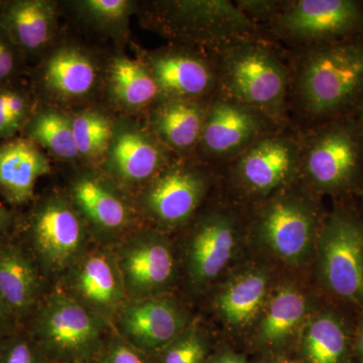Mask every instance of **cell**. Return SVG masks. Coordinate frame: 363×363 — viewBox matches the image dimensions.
I'll return each mask as SVG.
<instances>
[{
    "instance_id": "obj_25",
    "label": "cell",
    "mask_w": 363,
    "mask_h": 363,
    "mask_svg": "<svg viewBox=\"0 0 363 363\" xmlns=\"http://www.w3.org/2000/svg\"><path fill=\"white\" fill-rule=\"evenodd\" d=\"M204 111L199 105L175 99L160 107L155 128L167 143L178 150L193 147L202 135Z\"/></svg>"
},
{
    "instance_id": "obj_19",
    "label": "cell",
    "mask_w": 363,
    "mask_h": 363,
    "mask_svg": "<svg viewBox=\"0 0 363 363\" xmlns=\"http://www.w3.org/2000/svg\"><path fill=\"white\" fill-rule=\"evenodd\" d=\"M72 194L79 211L99 233L116 234L128 225V205L96 177H80L74 183Z\"/></svg>"
},
{
    "instance_id": "obj_38",
    "label": "cell",
    "mask_w": 363,
    "mask_h": 363,
    "mask_svg": "<svg viewBox=\"0 0 363 363\" xmlns=\"http://www.w3.org/2000/svg\"><path fill=\"white\" fill-rule=\"evenodd\" d=\"M9 221H11V214H9V210H6V208L0 204V233L6 230V227L9 226Z\"/></svg>"
},
{
    "instance_id": "obj_20",
    "label": "cell",
    "mask_w": 363,
    "mask_h": 363,
    "mask_svg": "<svg viewBox=\"0 0 363 363\" xmlns=\"http://www.w3.org/2000/svg\"><path fill=\"white\" fill-rule=\"evenodd\" d=\"M353 332L337 312H322L310 322L303 336L306 362L353 363Z\"/></svg>"
},
{
    "instance_id": "obj_9",
    "label": "cell",
    "mask_w": 363,
    "mask_h": 363,
    "mask_svg": "<svg viewBox=\"0 0 363 363\" xmlns=\"http://www.w3.org/2000/svg\"><path fill=\"white\" fill-rule=\"evenodd\" d=\"M126 296L131 300L149 298L173 279V252L168 241L157 234L136 235L116 255Z\"/></svg>"
},
{
    "instance_id": "obj_13",
    "label": "cell",
    "mask_w": 363,
    "mask_h": 363,
    "mask_svg": "<svg viewBox=\"0 0 363 363\" xmlns=\"http://www.w3.org/2000/svg\"><path fill=\"white\" fill-rule=\"evenodd\" d=\"M264 114L233 100H219L205 117L202 142L210 154L233 155L247 149L266 126Z\"/></svg>"
},
{
    "instance_id": "obj_14",
    "label": "cell",
    "mask_w": 363,
    "mask_h": 363,
    "mask_svg": "<svg viewBox=\"0 0 363 363\" xmlns=\"http://www.w3.org/2000/svg\"><path fill=\"white\" fill-rule=\"evenodd\" d=\"M314 226L310 206L296 198H281L267 207L260 230L279 257L298 262L311 247Z\"/></svg>"
},
{
    "instance_id": "obj_12",
    "label": "cell",
    "mask_w": 363,
    "mask_h": 363,
    "mask_svg": "<svg viewBox=\"0 0 363 363\" xmlns=\"http://www.w3.org/2000/svg\"><path fill=\"white\" fill-rule=\"evenodd\" d=\"M300 152L296 143L283 136L259 138L245 150L236 172L243 185L266 193L290 180Z\"/></svg>"
},
{
    "instance_id": "obj_40",
    "label": "cell",
    "mask_w": 363,
    "mask_h": 363,
    "mask_svg": "<svg viewBox=\"0 0 363 363\" xmlns=\"http://www.w3.org/2000/svg\"><path fill=\"white\" fill-rule=\"evenodd\" d=\"M355 119H357L358 130H359L360 138L363 145V102L354 112Z\"/></svg>"
},
{
    "instance_id": "obj_17",
    "label": "cell",
    "mask_w": 363,
    "mask_h": 363,
    "mask_svg": "<svg viewBox=\"0 0 363 363\" xmlns=\"http://www.w3.org/2000/svg\"><path fill=\"white\" fill-rule=\"evenodd\" d=\"M47 157L35 143L16 138L0 145V194L13 205L25 204L33 196L40 177L50 173Z\"/></svg>"
},
{
    "instance_id": "obj_26",
    "label": "cell",
    "mask_w": 363,
    "mask_h": 363,
    "mask_svg": "<svg viewBox=\"0 0 363 363\" xmlns=\"http://www.w3.org/2000/svg\"><path fill=\"white\" fill-rule=\"evenodd\" d=\"M267 278L259 271L234 279L218 298V309L229 323L243 326L255 319L266 297Z\"/></svg>"
},
{
    "instance_id": "obj_33",
    "label": "cell",
    "mask_w": 363,
    "mask_h": 363,
    "mask_svg": "<svg viewBox=\"0 0 363 363\" xmlns=\"http://www.w3.org/2000/svg\"><path fill=\"white\" fill-rule=\"evenodd\" d=\"M85 7L95 20L116 23L128 16L130 4L126 0H89L85 1Z\"/></svg>"
},
{
    "instance_id": "obj_29",
    "label": "cell",
    "mask_w": 363,
    "mask_h": 363,
    "mask_svg": "<svg viewBox=\"0 0 363 363\" xmlns=\"http://www.w3.org/2000/svg\"><path fill=\"white\" fill-rule=\"evenodd\" d=\"M28 135L32 142L40 143L63 159H74L79 155L71 121L57 112L45 111L33 117L28 124Z\"/></svg>"
},
{
    "instance_id": "obj_34",
    "label": "cell",
    "mask_w": 363,
    "mask_h": 363,
    "mask_svg": "<svg viewBox=\"0 0 363 363\" xmlns=\"http://www.w3.org/2000/svg\"><path fill=\"white\" fill-rule=\"evenodd\" d=\"M18 65V48L0 28V83L13 77Z\"/></svg>"
},
{
    "instance_id": "obj_23",
    "label": "cell",
    "mask_w": 363,
    "mask_h": 363,
    "mask_svg": "<svg viewBox=\"0 0 363 363\" xmlns=\"http://www.w3.org/2000/svg\"><path fill=\"white\" fill-rule=\"evenodd\" d=\"M152 68L160 90L179 98L201 95L213 82L206 62L190 55H162L152 60Z\"/></svg>"
},
{
    "instance_id": "obj_15",
    "label": "cell",
    "mask_w": 363,
    "mask_h": 363,
    "mask_svg": "<svg viewBox=\"0 0 363 363\" xmlns=\"http://www.w3.org/2000/svg\"><path fill=\"white\" fill-rule=\"evenodd\" d=\"M204 192L205 181L199 173L178 167L164 172L154 182L145 204L157 221L176 226L194 213Z\"/></svg>"
},
{
    "instance_id": "obj_24",
    "label": "cell",
    "mask_w": 363,
    "mask_h": 363,
    "mask_svg": "<svg viewBox=\"0 0 363 363\" xmlns=\"http://www.w3.org/2000/svg\"><path fill=\"white\" fill-rule=\"evenodd\" d=\"M95 80L96 73L91 60L72 48L60 50L45 65V83L63 96L87 94L94 86Z\"/></svg>"
},
{
    "instance_id": "obj_21",
    "label": "cell",
    "mask_w": 363,
    "mask_h": 363,
    "mask_svg": "<svg viewBox=\"0 0 363 363\" xmlns=\"http://www.w3.org/2000/svg\"><path fill=\"white\" fill-rule=\"evenodd\" d=\"M39 293V274L30 257L16 245H0V300L7 312L23 316Z\"/></svg>"
},
{
    "instance_id": "obj_1",
    "label": "cell",
    "mask_w": 363,
    "mask_h": 363,
    "mask_svg": "<svg viewBox=\"0 0 363 363\" xmlns=\"http://www.w3.org/2000/svg\"><path fill=\"white\" fill-rule=\"evenodd\" d=\"M297 89L301 104L316 121L354 114L363 102V33L314 45L301 64Z\"/></svg>"
},
{
    "instance_id": "obj_22",
    "label": "cell",
    "mask_w": 363,
    "mask_h": 363,
    "mask_svg": "<svg viewBox=\"0 0 363 363\" xmlns=\"http://www.w3.org/2000/svg\"><path fill=\"white\" fill-rule=\"evenodd\" d=\"M109 166L117 178L125 183L147 180L159 169L162 155L149 136L125 130L116 136L111 147Z\"/></svg>"
},
{
    "instance_id": "obj_6",
    "label": "cell",
    "mask_w": 363,
    "mask_h": 363,
    "mask_svg": "<svg viewBox=\"0 0 363 363\" xmlns=\"http://www.w3.org/2000/svg\"><path fill=\"white\" fill-rule=\"evenodd\" d=\"M33 250L45 271L69 272L85 252V227L78 212L61 198L43 203L30 222Z\"/></svg>"
},
{
    "instance_id": "obj_32",
    "label": "cell",
    "mask_w": 363,
    "mask_h": 363,
    "mask_svg": "<svg viewBox=\"0 0 363 363\" xmlns=\"http://www.w3.org/2000/svg\"><path fill=\"white\" fill-rule=\"evenodd\" d=\"M206 351V343L197 331H184L167 346L162 363H203Z\"/></svg>"
},
{
    "instance_id": "obj_41",
    "label": "cell",
    "mask_w": 363,
    "mask_h": 363,
    "mask_svg": "<svg viewBox=\"0 0 363 363\" xmlns=\"http://www.w3.org/2000/svg\"><path fill=\"white\" fill-rule=\"evenodd\" d=\"M6 312H7L6 308L4 307V303L0 300V321H1L2 318L6 315Z\"/></svg>"
},
{
    "instance_id": "obj_30",
    "label": "cell",
    "mask_w": 363,
    "mask_h": 363,
    "mask_svg": "<svg viewBox=\"0 0 363 363\" xmlns=\"http://www.w3.org/2000/svg\"><path fill=\"white\" fill-rule=\"evenodd\" d=\"M71 124L79 155L96 157L108 147L113 130L106 117L88 111L79 114Z\"/></svg>"
},
{
    "instance_id": "obj_35",
    "label": "cell",
    "mask_w": 363,
    "mask_h": 363,
    "mask_svg": "<svg viewBox=\"0 0 363 363\" xmlns=\"http://www.w3.org/2000/svg\"><path fill=\"white\" fill-rule=\"evenodd\" d=\"M104 363H147L140 353L136 352L135 348L128 346V344L119 342L112 343Z\"/></svg>"
},
{
    "instance_id": "obj_3",
    "label": "cell",
    "mask_w": 363,
    "mask_h": 363,
    "mask_svg": "<svg viewBox=\"0 0 363 363\" xmlns=\"http://www.w3.org/2000/svg\"><path fill=\"white\" fill-rule=\"evenodd\" d=\"M322 281L332 297L363 309V219L345 208L327 217L318 241Z\"/></svg>"
},
{
    "instance_id": "obj_7",
    "label": "cell",
    "mask_w": 363,
    "mask_h": 363,
    "mask_svg": "<svg viewBox=\"0 0 363 363\" xmlns=\"http://www.w3.org/2000/svg\"><path fill=\"white\" fill-rule=\"evenodd\" d=\"M35 334L45 346L64 355L94 350L104 330V318L90 311L71 296L55 294L38 315Z\"/></svg>"
},
{
    "instance_id": "obj_11",
    "label": "cell",
    "mask_w": 363,
    "mask_h": 363,
    "mask_svg": "<svg viewBox=\"0 0 363 363\" xmlns=\"http://www.w3.org/2000/svg\"><path fill=\"white\" fill-rule=\"evenodd\" d=\"M117 320L124 337L142 350L167 347L185 327L183 314L173 303L150 297L123 306Z\"/></svg>"
},
{
    "instance_id": "obj_31",
    "label": "cell",
    "mask_w": 363,
    "mask_h": 363,
    "mask_svg": "<svg viewBox=\"0 0 363 363\" xmlns=\"http://www.w3.org/2000/svg\"><path fill=\"white\" fill-rule=\"evenodd\" d=\"M30 113V104L21 91L0 89V138L13 136L23 128Z\"/></svg>"
},
{
    "instance_id": "obj_16",
    "label": "cell",
    "mask_w": 363,
    "mask_h": 363,
    "mask_svg": "<svg viewBox=\"0 0 363 363\" xmlns=\"http://www.w3.org/2000/svg\"><path fill=\"white\" fill-rule=\"evenodd\" d=\"M235 229L230 219L214 215L196 229L188 248L191 281L203 286L216 278L233 257Z\"/></svg>"
},
{
    "instance_id": "obj_4",
    "label": "cell",
    "mask_w": 363,
    "mask_h": 363,
    "mask_svg": "<svg viewBox=\"0 0 363 363\" xmlns=\"http://www.w3.org/2000/svg\"><path fill=\"white\" fill-rule=\"evenodd\" d=\"M221 80L229 99L274 116L283 109L288 87L285 67L267 48L252 42L224 52Z\"/></svg>"
},
{
    "instance_id": "obj_8",
    "label": "cell",
    "mask_w": 363,
    "mask_h": 363,
    "mask_svg": "<svg viewBox=\"0 0 363 363\" xmlns=\"http://www.w3.org/2000/svg\"><path fill=\"white\" fill-rule=\"evenodd\" d=\"M172 20L182 32L225 52L252 42L255 21L230 1H179L172 4Z\"/></svg>"
},
{
    "instance_id": "obj_37",
    "label": "cell",
    "mask_w": 363,
    "mask_h": 363,
    "mask_svg": "<svg viewBox=\"0 0 363 363\" xmlns=\"http://www.w3.org/2000/svg\"><path fill=\"white\" fill-rule=\"evenodd\" d=\"M353 354L357 363H363V309L357 329L353 332Z\"/></svg>"
},
{
    "instance_id": "obj_28",
    "label": "cell",
    "mask_w": 363,
    "mask_h": 363,
    "mask_svg": "<svg viewBox=\"0 0 363 363\" xmlns=\"http://www.w3.org/2000/svg\"><path fill=\"white\" fill-rule=\"evenodd\" d=\"M109 79L114 96L128 106L149 104L160 91L152 73L142 64L128 58L114 60Z\"/></svg>"
},
{
    "instance_id": "obj_39",
    "label": "cell",
    "mask_w": 363,
    "mask_h": 363,
    "mask_svg": "<svg viewBox=\"0 0 363 363\" xmlns=\"http://www.w3.org/2000/svg\"><path fill=\"white\" fill-rule=\"evenodd\" d=\"M212 363H247L242 358L236 357L234 354H223L217 357Z\"/></svg>"
},
{
    "instance_id": "obj_27",
    "label": "cell",
    "mask_w": 363,
    "mask_h": 363,
    "mask_svg": "<svg viewBox=\"0 0 363 363\" xmlns=\"http://www.w3.org/2000/svg\"><path fill=\"white\" fill-rule=\"evenodd\" d=\"M306 313V298L295 289H281L272 297L260 326L262 342L277 344L285 341L302 321Z\"/></svg>"
},
{
    "instance_id": "obj_2",
    "label": "cell",
    "mask_w": 363,
    "mask_h": 363,
    "mask_svg": "<svg viewBox=\"0 0 363 363\" xmlns=\"http://www.w3.org/2000/svg\"><path fill=\"white\" fill-rule=\"evenodd\" d=\"M312 185L347 193L363 183V145L354 114L322 124L300 156Z\"/></svg>"
},
{
    "instance_id": "obj_36",
    "label": "cell",
    "mask_w": 363,
    "mask_h": 363,
    "mask_svg": "<svg viewBox=\"0 0 363 363\" xmlns=\"http://www.w3.org/2000/svg\"><path fill=\"white\" fill-rule=\"evenodd\" d=\"M4 363H35L32 346L25 340L14 341L6 350Z\"/></svg>"
},
{
    "instance_id": "obj_10",
    "label": "cell",
    "mask_w": 363,
    "mask_h": 363,
    "mask_svg": "<svg viewBox=\"0 0 363 363\" xmlns=\"http://www.w3.org/2000/svg\"><path fill=\"white\" fill-rule=\"evenodd\" d=\"M69 272L71 297L81 305L104 318L121 309L126 293L116 255L85 252Z\"/></svg>"
},
{
    "instance_id": "obj_42",
    "label": "cell",
    "mask_w": 363,
    "mask_h": 363,
    "mask_svg": "<svg viewBox=\"0 0 363 363\" xmlns=\"http://www.w3.org/2000/svg\"><path fill=\"white\" fill-rule=\"evenodd\" d=\"M271 363H296V362H291V360H288V359H278V360H274V362H272Z\"/></svg>"
},
{
    "instance_id": "obj_5",
    "label": "cell",
    "mask_w": 363,
    "mask_h": 363,
    "mask_svg": "<svg viewBox=\"0 0 363 363\" xmlns=\"http://www.w3.org/2000/svg\"><path fill=\"white\" fill-rule=\"evenodd\" d=\"M283 37L314 45L337 42L363 33V4L355 0H301L278 13Z\"/></svg>"
},
{
    "instance_id": "obj_18",
    "label": "cell",
    "mask_w": 363,
    "mask_h": 363,
    "mask_svg": "<svg viewBox=\"0 0 363 363\" xmlns=\"http://www.w3.org/2000/svg\"><path fill=\"white\" fill-rule=\"evenodd\" d=\"M54 25V4L45 0H16L0 11V28L26 52L42 50L51 40Z\"/></svg>"
}]
</instances>
